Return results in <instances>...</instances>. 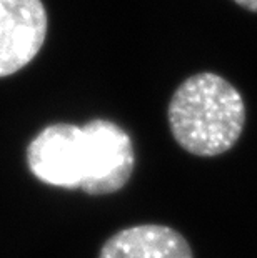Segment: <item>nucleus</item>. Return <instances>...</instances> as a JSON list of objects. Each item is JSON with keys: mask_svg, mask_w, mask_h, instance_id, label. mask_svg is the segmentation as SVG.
<instances>
[{"mask_svg": "<svg viewBox=\"0 0 257 258\" xmlns=\"http://www.w3.org/2000/svg\"><path fill=\"white\" fill-rule=\"evenodd\" d=\"M172 137L185 152L217 157L236 145L245 125V102L224 77L202 72L185 79L169 102Z\"/></svg>", "mask_w": 257, "mask_h": 258, "instance_id": "obj_1", "label": "nucleus"}, {"mask_svg": "<svg viewBox=\"0 0 257 258\" xmlns=\"http://www.w3.org/2000/svg\"><path fill=\"white\" fill-rule=\"evenodd\" d=\"M85 170L82 188L89 195H107L127 185L135 165L129 134L111 120L95 118L84 127Z\"/></svg>", "mask_w": 257, "mask_h": 258, "instance_id": "obj_2", "label": "nucleus"}, {"mask_svg": "<svg viewBox=\"0 0 257 258\" xmlns=\"http://www.w3.org/2000/svg\"><path fill=\"white\" fill-rule=\"evenodd\" d=\"M27 163L40 182L75 190L82 188L85 170L84 130L72 123H52L27 147Z\"/></svg>", "mask_w": 257, "mask_h": 258, "instance_id": "obj_3", "label": "nucleus"}, {"mask_svg": "<svg viewBox=\"0 0 257 258\" xmlns=\"http://www.w3.org/2000/svg\"><path fill=\"white\" fill-rule=\"evenodd\" d=\"M47 27L42 0H0V79L17 74L37 57Z\"/></svg>", "mask_w": 257, "mask_h": 258, "instance_id": "obj_4", "label": "nucleus"}, {"mask_svg": "<svg viewBox=\"0 0 257 258\" xmlns=\"http://www.w3.org/2000/svg\"><path fill=\"white\" fill-rule=\"evenodd\" d=\"M99 258H194V253L177 230L144 223L112 235L100 248Z\"/></svg>", "mask_w": 257, "mask_h": 258, "instance_id": "obj_5", "label": "nucleus"}, {"mask_svg": "<svg viewBox=\"0 0 257 258\" xmlns=\"http://www.w3.org/2000/svg\"><path fill=\"white\" fill-rule=\"evenodd\" d=\"M234 4H237L239 7H242L249 12L257 14V0H232Z\"/></svg>", "mask_w": 257, "mask_h": 258, "instance_id": "obj_6", "label": "nucleus"}]
</instances>
